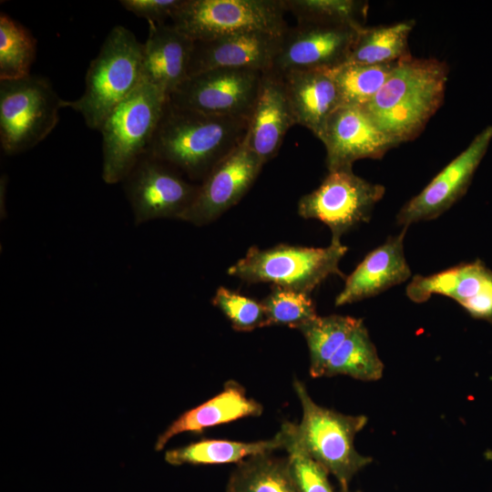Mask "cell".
Returning <instances> with one entry per match:
<instances>
[{
  "label": "cell",
  "instance_id": "f546056e",
  "mask_svg": "<svg viewBox=\"0 0 492 492\" xmlns=\"http://www.w3.org/2000/svg\"><path fill=\"white\" fill-rule=\"evenodd\" d=\"M398 63L374 66L343 64L332 69L342 105H365L383 87Z\"/></svg>",
  "mask_w": 492,
  "mask_h": 492
},
{
  "label": "cell",
  "instance_id": "52a82bcc",
  "mask_svg": "<svg viewBox=\"0 0 492 492\" xmlns=\"http://www.w3.org/2000/svg\"><path fill=\"white\" fill-rule=\"evenodd\" d=\"M66 108L49 80L29 75L0 81V143L15 155L44 140L56 128L59 110Z\"/></svg>",
  "mask_w": 492,
  "mask_h": 492
},
{
  "label": "cell",
  "instance_id": "5bb4252c",
  "mask_svg": "<svg viewBox=\"0 0 492 492\" xmlns=\"http://www.w3.org/2000/svg\"><path fill=\"white\" fill-rule=\"evenodd\" d=\"M492 140V126L478 133L470 144L449 162L417 195L409 200L396 215L404 227L439 217L466 192Z\"/></svg>",
  "mask_w": 492,
  "mask_h": 492
},
{
  "label": "cell",
  "instance_id": "4fadbf2b",
  "mask_svg": "<svg viewBox=\"0 0 492 492\" xmlns=\"http://www.w3.org/2000/svg\"><path fill=\"white\" fill-rule=\"evenodd\" d=\"M263 165L244 139L201 181L195 200L179 220L197 226L216 220L248 192Z\"/></svg>",
  "mask_w": 492,
  "mask_h": 492
},
{
  "label": "cell",
  "instance_id": "e0dca14e",
  "mask_svg": "<svg viewBox=\"0 0 492 492\" xmlns=\"http://www.w3.org/2000/svg\"><path fill=\"white\" fill-rule=\"evenodd\" d=\"M294 125L281 76L265 71L249 119L244 138L247 146L265 164L278 154L287 131Z\"/></svg>",
  "mask_w": 492,
  "mask_h": 492
},
{
  "label": "cell",
  "instance_id": "4316f807",
  "mask_svg": "<svg viewBox=\"0 0 492 492\" xmlns=\"http://www.w3.org/2000/svg\"><path fill=\"white\" fill-rule=\"evenodd\" d=\"M36 53V41L20 23L5 13L0 15V81L15 80L30 74Z\"/></svg>",
  "mask_w": 492,
  "mask_h": 492
},
{
  "label": "cell",
  "instance_id": "5b68a950",
  "mask_svg": "<svg viewBox=\"0 0 492 492\" xmlns=\"http://www.w3.org/2000/svg\"><path fill=\"white\" fill-rule=\"evenodd\" d=\"M169 97L142 77L136 89L106 118L102 134V178L108 184L123 181L148 153Z\"/></svg>",
  "mask_w": 492,
  "mask_h": 492
},
{
  "label": "cell",
  "instance_id": "cb8c5ba5",
  "mask_svg": "<svg viewBox=\"0 0 492 492\" xmlns=\"http://www.w3.org/2000/svg\"><path fill=\"white\" fill-rule=\"evenodd\" d=\"M226 492H299L287 457L272 453L251 456L237 464Z\"/></svg>",
  "mask_w": 492,
  "mask_h": 492
},
{
  "label": "cell",
  "instance_id": "7402d4cb",
  "mask_svg": "<svg viewBox=\"0 0 492 492\" xmlns=\"http://www.w3.org/2000/svg\"><path fill=\"white\" fill-rule=\"evenodd\" d=\"M285 443V434L281 427L272 438L255 442L202 439L168 450L165 453V460L172 466L238 464L251 456L284 449Z\"/></svg>",
  "mask_w": 492,
  "mask_h": 492
},
{
  "label": "cell",
  "instance_id": "8fae6325",
  "mask_svg": "<svg viewBox=\"0 0 492 492\" xmlns=\"http://www.w3.org/2000/svg\"><path fill=\"white\" fill-rule=\"evenodd\" d=\"M123 183L136 224L157 219L179 220L200 188L149 153L138 160Z\"/></svg>",
  "mask_w": 492,
  "mask_h": 492
},
{
  "label": "cell",
  "instance_id": "9c48e42d",
  "mask_svg": "<svg viewBox=\"0 0 492 492\" xmlns=\"http://www.w3.org/2000/svg\"><path fill=\"white\" fill-rule=\"evenodd\" d=\"M385 188L355 175L353 168L328 171L317 189L303 195L298 213L329 227L331 242H341L342 236L362 222L369 221L375 204Z\"/></svg>",
  "mask_w": 492,
  "mask_h": 492
},
{
  "label": "cell",
  "instance_id": "83f0119b",
  "mask_svg": "<svg viewBox=\"0 0 492 492\" xmlns=\"http://www.w3.org/2000/svg\"><path fill=\"white\" fill-rule=\"evenodd\" d=\"M456 271L450 298L473 318L492 323V270L477 260L456 265Z\"/></svg>",
  "mask_w": 492,
  "mask_h": 492
},
{
  "label": "cell",
  "instance_id": "2e32d148",
  "mask_svg": "<svg viewBox=\"0 0 492 492\" xmlns=\"http://www.w3.org/2000/svg\"><path fill=\"white\" fill-rule=\"evenodd\" d=\"M283 36L254 31L194 41L189 77L217 68L268 71L272 67Z\"/></svg>",
  "mask_w": 492,
  "mask_h": 492
},
{
  "label": "cell",
  "instance_id": "9a60e30c",
  "mask_svg": "<svg viewBox=\"0 0 492 492\" xmlns=\"http://www.w3.org/2000/svg\"><path fill=\"white\" fill-rule=\"evenodd\" d=\"M318 138L326 150L328 171L352 168L362 159H381L397 146L373 122L363 107L342 105L328 118Z\"/></svg>",
  "mask_w": 492,
  "mask_h": 492
},
{
  "label": "cell",
  "instance_id": "277c9868",
  "mask_svg": "<svg viewBox=\"0 0 492 492\" xmlns=\"http://www.w3.org/2000/svg\"><path fill=\"white\" fill-rule=\"evenodd\" d=\"M302 405L299 424L291 423L296 442L338 481L342 492H349L354 476L372 462L354 447V437L367 424L364 415H351L317 405L302 382L293 380Z\"/></svg>",
  "mask_w": 492,
  "mask_h": 492
},
{
  "label": "cell",
  "instance_id": "d4e9b609",
  "mask_svg": "<svg viewBox=\"0 0 492 492\" xmlns=\"http://www.w3.org/2000/svg\"><path fill=\"white\" fill-rule=\"evenodd\" d=\"M383 373L384 364L361 320L329 361L324 376L343 374L373 382L381 379Z\"/></svg>",
  "mask_w": 492,
  "mask_h": 492
},
{
  "label": "cell",
  "instance_id": "603a6c76",
  "mask_svg": "<svg viewBox=\"0 0 492 492\" xmlns=\"http://www.w3.org/2000/svg\"><path fill=\"white\" fill-rule=\"evenodd\" d=\"M415 25V20L410 19L392 25L364 26L345 64L386 65L411 56L408 38Z\"/></svg>",
  "mask_w": 492,
  "mask_h": 492
},
{
  "label": "cell",
  "instance_id": "ba28073f",
  "mask_svg": "<svg viewBox=\"0 0 492 492\" xmlns=\"http://www.w3.org/2000/svg\"><path fill=\"white\" fill-rule=\"evenodd\" d=\"M285 12L282 0H184L171 25L193 41L254 31L283 36Z\"/></svg>",
  "mask_w": 492,
  "mask_h": 492
},
{
  "label": "cell",
  "instance_id": "30bf717a",
  "mask_svg": "<svg viewBox=\"0 0 492 492\" xmlns=\"http://www.w3.org/2000/svg\"><path fill=\"white\" fill-rule=\"evenodd\" d=\"M263 71L248 68H217L189 77L169 97L179 108L208 115L249 120Z\"/></svg>",
  "mask_w": 492,
  "mask_h": 492
},
{
  "label": "cell",
  "instance_id": "ac0fdd59",
  "mask_svg": "<svg viewBox=\"0 0 492 492\" xmlns=\"http://www.w3.org/2000/svg\"><path fill=\"white\" fill-rule=\"evenodd\" d=\"M407 227L396 236L370 251L346 278L336 296L335 306L359 302L377 295L403 283L411 277V270L404 252Z\"/></svg>",
  "mask_w": 492,
  "mask_h": 492
},
{
  "label": "cell",
  "instance_id": "f1b7e54d",
  "mask_svg": "<svg viewBox=\"0 0 492 492\" xmlns=\"http://www.w3.org/2000/svg\"><path fill=\"white\" fill-rule=\"evenodd\" d=\"M286 12L297 23H315L364 27L368 2L361 0H282Z\"/></svg>",
  "mask_w": 492,
  "mask_h": 492
},
{
  "label": "cell",
  "instance_id": "7a4b0ae2",
  "mask_svg": "<svg viewBox=\"0 0 492 492\" xmlns=\"http://www.w3.org/2000/svg\"><path fill=\"white\" fill-rule=\"evenodd\" d=\"M448 72L444 61L408 56L363 108L397 145L413 140L443 104Z\"/></svg>",
  "mask_w": 492,
  "mask_h": 492
},
{
  "label": "cell",
  "instance_id": "d6986e66",
  "mask_svg": "<svg viewBox=\"0 0 492 492\" xmlns=\"http://www.w3.org/2000/svg\"><path fill=\"white\" fill-rule=\"evenodd\" d=\"M194 41L173 25L149 23L142 77L169 97L188 77Z\"/></svg>",
  "mask_w": 492,
  "mask_h": 492
},
{
  "label": "cell",
  "instance_id": "ffe728a7",
  "mask_svg": "<svg viewBox=\"0 0 492 492\" xmlns=\"http://www.w3.org/2000/svg\"><path fill=\"white\" fill-rule=\"evenodd\" d=\"M331 70L312 69L278 74L283 81L296 124L308 128L317 138L328 118L342 106Z\"/></svg>",
  "mask_w": 492,
  "mask_h": 492
},
{
  "label": "cell",
  "instance_id": "e575fe53",
  "mask_svg": "<svg viewBox=\"0 0 492 492\" xmlns=\"http://www.w3.org/2000/svg\"><path fill=\"white\" fill-rule=\"evenodd\" d=\"M184 0H121L120 5L128 11L149 23L164 24L172 18Z\"/></svg>",
  "mask_w": 492,
  "mask_h": 492
},
{
  "label": "cell",
  "instance_id": "44dd1931",
  "mask_svg": "<svg viewBox=\"0 0 492 492\" xmlns=\"http://www.w3.org/2000/svg\"><path fill=\"white\" fill-rule=\"evenodd\" d=\"M263 407L247 396L239 383L229 380L223 390L204 402L181 414L158 437L155 449L160 451L175 436L184 433H202L206 428L248 416H260Z\"/></svg>",
  "mask_w": 492,
  "mask_h": 492
},
{
  "label": "cell",
  "instance_id": "484cf974",
  "mask_svg": "<svg viewBox=\"0 0 492 492\" xmlns=\"http://www.w3.org/2000/svg\"><path fill=\"white\" fill-rule=\"evenodd\" d=\"M361 320L339 314L318 315L299 329L308 345L313 378L324 376L329 361Z\"/></svg>",
  "mask_w": 492,
  "mask_h": 492
},
{
  "label": "cell",
  "instance_id": "1f68e13d",
  "mask_svg": "<svg viewBox=\"0 0 492 492\" xmlns=\"http://www.w3.org/2000/svg\"><path fill=\"white\" fill-rule=\"evenodd\" d=\"M285 434L290 471L299 492H334L329 472L315 461L294 439L291 422L282 425Z\"/></svg>",
  "mask_w": 492,
  "mask_h": 492
},
{
  "label": "cell",
  "instance_id": "3957f363",
  "mask_svg": "<svg viewBox=\"0 0 492 492\" xmlns=\"http://www.w3.org/2000/svg\"><path fill=\"white\" fill-rule=\"evenodd\" d=\"M142 79V43L123 26L111 29L90 62L85 89L76 100H66L91 129L99 130L109 114Z\"/></svg>",
  "mask_w": 492,
  "mask_h": 492
},
{
  "label": "cell",
  "instance_id": "6da1fadb",
  "mask_svg": "<svg viewBox=\"0 0 492 492\" xmlns=\"http://www.w3.org/2000/svg\"><path fill=\"white\" fill-rule=\"evenodd\" d=\"M249 120L208 115L168 101L148 153L202 181L245 138Z\"/></svg>",
  "mask_w": 492,
  "mask_h": 492
},
{
  "label": "cell",
  "instance_id": "7c38bea8",
  "mask_svg": "<svg viewBox=\"0 0 492 492\" xmlns=\"http://www.w3.org/2000/svg\"><path fill=\"white\" fill-rule=\"evenodd\" d=\"M363 27L342 25L297 23L283 36L272 71L334 69L348 59Z\"/></svg>",
  "mask_w": 492,
  "mask_h": 492
},
{
  "label": "cell",
  "instance_id": "836d02e7",
  "mask_svg": "<svg viewBox=\"0 0 492 492\" xmlns=\"http://www.w3.org/2000/svg\"><path fill=\"white\" fill-rule=\"evenodd\" d=\"M456 266L428 276L415 275L406 288L407 297L421 303L427 301L433 294L451 297L456 280Z\"/></svg>",
  "mask_w": 492,
  "mask_h": 492
},
{
  "label": "cell",
  "instance_id": "4dcf8cb0",
  "mask_svg": "<svg viewBox=\"0 0 492 492\" xmlns=\"http://www.w3.org/2000/svg\"><path fill=\"white\" fill-rule=\"evenodd\" d=\"M270 324L300 329L318 316L311 294L272 286L271 292L261 301Z\"/></svg>",
  "mask_w": 492,
  "mask_h": 492
},
{
  "label": "cell",
  "instance_id": "d6a6232c",
  "mask_svg": "<svg viewBox=\"0 0 492 492\" xmlns=\"http://www.w3.org/2000/svg\"><path fill=\"white\" fill-rule=\"evenodd\" d=\"M212 304L226 316L236 331L251 332L271 325L261 302L224 286L217 289Z\"/></svg>",
  "mask_w": 492,
  "mask_h": 492
},
{
  "label": "cell",
  "instance_id": "8992f818",
  "mask_svg": "<svg viewBox=\"0 0 492 492\" xmlns=\"http://www.w3.org/2000/svg\"><path fill=\"white\" fill-rule=\"evenodd\" d=\"M347 250L342 242L324 248L278 244L262 250L251 246L227 272L248 283L268 282L311 294L330 275L343 276L339 262Z\"/></svg>",
  "mask_w": 492,
  "mask_h": 492
}]
</instances>
